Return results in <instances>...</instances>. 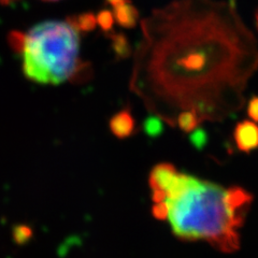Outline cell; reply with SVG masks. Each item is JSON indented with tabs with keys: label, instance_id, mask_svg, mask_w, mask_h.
<instances>
[{
	"label": "cell",
	"instance_id": "cell-3",
	"mask_svg": "<svg viewBox=\"0 0 258 258\" xmlns=\"http://www.w3.org/2000/svg\"><path fill=\"white\" fill-rule=\"evenodd\" d=\"M10 42L21 54L26 78L36 83L57 85L81 70L79 32L69 22L40 23L26 34H12Z\"/></svg>",
	"mask_w": 258,
	"mask_h": 258
},
{
	"label": "cell",
	"instance_id": "cell-10",
	"mask_svg": "<svg viewBox=\"0 0 258 258\" xmlns=\"http://www.w3.org/2000/svg\"><path fill=\"white\" fill-rule=\"evenodd\" d=\"M247 115L252 120L258 123V96H253L247 104Z\"/></svg>",
	"mask_w": 258,
	"mask_h": 258
},
{
	"label": "cell",
	"instance_id": "cell-2",
	"mask_svg": "<svg viewBox=\"0 0 258 258\" xmlns=\"http://www.w3.org/2000/svg\"><path fill=\"white\" fill-rule=\"evenodd\" d=\"M153 214L183 241H206L225 253L240 246L239 228L252 203L240 187L224 188L158 164L149 175Z\"/></svg>",
	"mask_w": 258,
	"mask_h": 258
},
{
	"label": "cell",
	"instance_id": "cell-13",
	"mask_svg": "<svg viewBox=\"0 0 258 258\" xmlns=\"http://www.w3.org/2000/svg\"><path fill=\"white\" fill-rule=\"evenodd\" d=\"M45 2H56V0H45Z\"/></svg>",
	"mask_w": 258,
	"mask_h": 258
},
{
	"label": "cell",
	"instance_id": "cell-7",
	"mask_svg": "<svg viewBox=\"0 0 258 258\" xmlns=\"http://www.w3.org/2000/svg\"><path fill=\"white\" fill-rule=\"evenodd\" d=\"M201 119L198 115V113L195 110H187L183 111L177 115L176 123L180 128L184 132H191L194 129H197Z\"/></svg>",
	"mask_w": 258,
	"mask_h": 258
},
{
	"label": "cell",
	"instance_id": "cell-6",
	"mask_svg": "<svg viewBox=\"0 0 258 258\" xmlns=\"http://www.w3.org/2000/svg\"><path fill=\"white\" fill-rule=\"evenodd\" d=\"M111 129L117 137H127L134 131V119L128 111H122L112 118Z\"/></svg>",
	"mask_w": 258,
	"mask_h": 258
},
{
	"label": "cell",
	"instance_id": "cell-4",
	"mask_svg": "<svg viewBox=\"0 0 258 258\" xmlns=\"http://www.w3.org/2000/svg\"><path fill=\"white\" fill-rule=\"evenodd\" d=\"M233 139L241 152L249 153L258 149V126L252 120H242L235 128Z\"/></svg>",
	"mask_w": 258,
	"mask_h": 258
},
{
	"label": "cell",
	"instance_id": "cell-1",
	"mask_svg": "<svg viewBox=\"0 0 258 258\" xmlns=\"http://www.w3.org/2000/svg\"><path fill=\"white\" fill-rule=\"evenodd\" d=\"M190 18L174 46V79L188 93L185 111L219 119L243 106L240 96L258 62L255 42L231 4L205 0Z\"/></svg>",
	"mask_w": 258,
	"mask_h": 258
},
{
	"label": "cell",
	"instance_id": "cell-8",
	"mask_svg": "<svg viewBox=\"0 0 258 258\" xmlns=\"http://www.w3.org/2000/svg\"><path fill=\"white\" fill-rule=\"evenodd\" d=\"M70 24H72L78 30H91L96 25V18L92 13L81 14L77 18H70L68 20Z\"/></svg>",
	"mask_w": 258,
	"mask_h": 258
},
{
	"label": "cell",
	"instance_id": "cell-11",
	"mask_svg": "<svg viewBox=\"0 0 258 258\" xmlns=\"http://www.w3.org/2000/svg\"><path fill=\"white\" fill-rule=\"evenodd\" d=\"M191 138H192V142L195 143L197 147H203V145L207 141V135L204 131H201V129H199L198 131V128H197V131L195 132V134L192 135Z\"/></svg>",
	"mask_w": 258,
	"mask_h": 258
},
{
	"label": "cell",
	"instance_id": "cell-12",
	"mask_svg": "<svg viewBox=\"0 0 258 258\" xmlns=\"http://www.w3.org/2000/svg\"><path fill=\"white\" fill-rule=\"evenodd\" d=\"M256 22H257V27H258V12L256 14Z\"/></svg>",
	"mask_w": 258,
	"mask_h": 258
},
{
	"label": "cell",
	"instance_id": "cell-5",
	"mask_svg": "<svg viewBox=\"0 0 258 258\" xmlns=\"http://www.w3.org/2000/svg\"><path fill=\"white\" fill-rule=\"evenodd\" d=\"M113 8V16L123 27H134L138 21V11L129 0H107Z\"/></svg>",
	"mask_w": 258,
	"mask_h": 258
},
{
	"label": "cell",
	"instance_id": "cell-9",
	"mask_svg": "<svg viewBox=\"0 0 258 258\" xmlns=\"http://www.w3.org/2000/svg\"><path fill=\"white\" fill-rule=\"evenodd\" d=\"M113 20H114V16H113V13L104 10L101 11L98 16H97V22H98L99 25L103 30H109L112 28L113 25Z\"/></svg>",
	"mask_w": 258,
	"mask_h": 258
}]
</instances>
